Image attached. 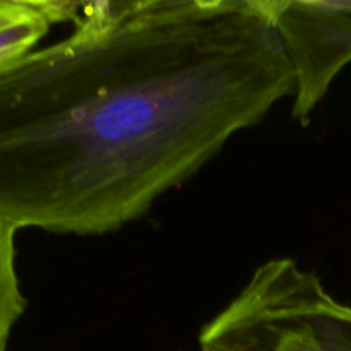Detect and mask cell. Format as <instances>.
<instances>
[{
	"mask_svg": "<svg viewBox=\"0 0 351 351\" xmlns=\"http://www.w3.org/2000/svg\"><path fill=\"white\" fill-rule=\"evenodd\" d=\"M0 67V221L103 235L259 123L295 77L266 0L74 2Z\"/></svg>",
	"mask_w": 351,
	"mask_h": 351,
	"instance_id": "6da1fadb",
	"label": "cell"
},
{
	"mask_svg": "<svg viewBox=\"0 0 351 351\" xmlns=\"http://www.w3.org/2000/svg\"><path fill=\"white\" fill-rule=\"evenodd\" d=\"M71 2L0 0V67L29 53L51 24L69 19Z\"/></svg>",
	"mask_w": 351,
	"mask_h": 351,
	"instance_id": "277c9868",
	"label": "cell"
},
{
	"mask_svg": "<svg viewBox=\"0 0 351 351\" xmlns=\"http://www.w3.org/2000/svg\"><path fill=\"white\" fill-rule=\"evenodd\" d=\"M202 351H290L278 332L237 295L199 335Z\"/></svg>",
	"mask_w": 351,
	"mask_h": 351,
	"instance_id": "3957f363",
	"label": "cell"
},
{
	"mask_svg": "<svg viewBox=\"0 0 351 351\" xmlns=\"http://www.w3.org/2000/svg\"><path fill=\"white\" fill-rule=\"evenodd\" d=\"M17 232L16 226L0 221V351H9L14 328L27 307L17 274Z\"/></svg>",
	"mask_w": 351,
	"mask_h": 351,
	"instance_id": "5b68a950",
	"label": "cell"
},
{
	"mask_svg": "<svg viewBox=\"0 0 351 351\" xmlns=\"http://www.w3.org/2000/svg\"><path fill=\"white\" fill-rule=\"evenodd\" d=\"M240 293L291 351H351V305L295 259L261 264Z\"/></svg>",
	"mask_w": 351,
	"mask_h": 351,
	"instance_id": "7a4b0ae2",
	"label": "cell"
}]
</instances>
